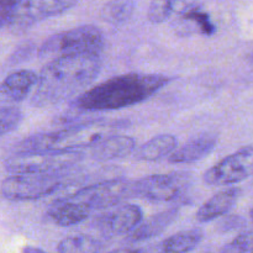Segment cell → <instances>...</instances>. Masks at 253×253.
I'll return each mask as SVG.
<instances>
[{
	"instance_id": "obj_1",
	"label": "cell",
	"mask_w": 253,
	"mask_h": 253,
	"mask_svg": "<svg viewBox=\"0 0 253 253\" xmlns=\"http://www.w3.org/2000/svg\"><path fill=\"white\" fill-rule=\"evenodd\" d=\"M101 69L99 54H76L52 58L39 74L31 104L36 108L53 106L89 89Z\"/></svg>"
},
{
	"instance_id": "obj_2",
	"label": "cell",
	"mask_w": 253,
	"mask_h": 253,
	"mask_svg": "<svg viewBox=\"0 0 253 253\" xmlns=\"http://www.w3.org/2000/svg\"><path fill=\"white\" fill-rule=\"evenodd\" d=\"M170 81L163 74H123L86 89L72 106L79 113L119 110L147 100Z\"/></svg>"
},
{
	"instance_id": "obj_3",
	"label": "cell",
	"mask_w": 253,
	"mask_h": 253,
	"mask_svg": "<svg viewBox=\"0 0 253 253\" xmlns=\"http://www.w3.org/2000/svg\"><path fill=\"white\" fill-rule=\"evenodd\" d=\"M116 125L94 120L76 124L63 130L52 132L37 133L20 141L15 147L16 152H32V151L54 150H81L83 147H93L104 138L109 137Z\"/></svg>"
},
{
	"instance_id": "obj_4",
	"label": "cell",
	"mask_w": 253,
	"mask_h": 253,
	"mask_svg": "<svg viewBox=\"0 0 253 253\" xmlns=\"http://www.w3.org/2000/svg\"><path fill=\"white\" fill-rule=\"evenodd\" d=\"M104 44L105 39L100 29L94 25H83L52 35L41 44L39 56L57 58L76 54H99Z\"/></svg>"
},
{
	"instance_id": "obj_5",
	"label": "cell",
	"mask_w": 253,
	"mask_h": 253,
	"mask_svg": "<svg viewBox=\"0 0 253 253\" xmlns=\"http://www.w3.org/2000/svg\"><path fill=\"white\" fill-rule=\"evenodd\" d=\"M82 158L81 150L16 152L5 160L4 168L10 174H47L67 169Z\"/></svg>"
},
{
	"instance_id": "obj_6",
	"label": "cell",
	"mask_w": 253,
	"mask_h": 253,
	"mask_svg": "<svg viewBox=\"0 0 253 253\" xmlns=\"http://www.w3.org/2000/svg\"><path fill=\"white\" fill-rule=\"evenodd\" d=\"M62 179L54 173L12 174L1 183V194L11 202H26L44 198L61 188Z\"/></svg>"
},
{
	"instance_id": "obj_7",
	"label": "cell",
	"mask_w": 253,
	"mask_h": 253,
	"mask_svg": "<svg viewBox=\"0 0 253 253\" xmlns=\"http://www.w3.org/2000/svg\"><path fill=\"white\" fill-rule=\"evenodd\" d=\"M78 0H21L2 24L12 31H24L48 17L62 14Z\"/></svg>"
},
{
	"instance_id": "obj_8",
	"label": "cell",
	"mask_w": 253,
	"mask_h": 253,
	"mask_svg": "<svg viewBox=\"0 0 253 253\" xmlns=\"http://www.w3.org/2000/svg\"><path fill=\"white\" fill-rule=\"evenodd\" d=\"M136 180H128L125 178L105 180L98 184L86 185L71 197L85 203L91 210L106 209L115 207L128 198L136 197Z\"/></svg>"
},
{
	"instance_id": "obj_9",
	"label": "cell",
	"mask_w": 253,
	"mask_h": 253,
	"mask_svg": "<svg viewBox=\"0 0 253 253\" xmlns=\"http://www.w3.org/2000/svg\"><path fill=\"white\" fill-rule=\"evenodd\" d=\"M253 173V146H246L227 156L204 173V183L212 187L232 185Z\"/></svg>"
},
{
	"instance_id": "obj_10",
	"label": "cell",
	"mask_w": 253,
	"mask_h": 253,
	"mask_svg": "<svg viewBox=\"0 0 253 253\" xmlns=\"http://www.w3.org/2000/svg\"><path fill=\"white\" fill-rule=\"evenodd\" d=\"M189 179L187 173L148 175L135 182L136 197L151 202H172L184 193Z\"/></svg>"
},
{
	"instance_id": "obj_11",
	"label": "cell",
	"mask_w": 253,
	"mask_h": 253,
	"mask_svg": "<svg viewBox=\"0 0 253 253\" xmlns=\"http://www.w3.org/2000/svg\"><path fill=\"white\" fill-rule=\"evenodd\" d=\"M90 212L91 208L89 205L69 195L52 203L48 209V216L58 226L67 227L83 222L88 219Z\"/></svg>"
},
{
	"instance_id": "obj_12",
	"label": "cell",
	"mask_w": 253,
	"mask_h": 253,
	"mask_svg": "<svg viewBox=\"0 0 253 253\" xmlns=\"http://www.w3.org/2000/svg\"><path fill=\"white\" fill-rule=\"evenodd\" d=\"M39 74L30 69H20L10 73L1 83V96L4 100L19 103L26 99L36 88Z\"/></svg>"
},
{
	"instance_id": "obj_13",
	"label": "cell",
	"mask_w": 253,
	"mask_h": 253,
	"mask_svg": "<svg viewBox=\"0 0 253 253\" xmlns=\"http://www.w3.org/2000/svg\"><path fill=\"white\" fill-rule=\"evenodd\" d=\"M217 142L215 133H203L188 141L179 148H175L168 157L170 163H192L203 160L212 152Z\"/></svg>"
},
{
	"instance_id": "obj_14",
	"label": "cell",
	"mask_w": 253,
	"mask_h": 253,
	"mask_svg": "<svg viewBox=\"0 0 253 253\" xmlns=\"http://www.w3.org/2000/svg\"><path fill=\"white\" fill-rule=\"evenodd\" d=\"M143 212L133 204L121 205L104 217L103 225L113 235H125L132 232L142 222Z\"/></svg>"
},
{
	"instance_id": "obj_15",
	"label": "cell",
	"mask_w": 253,
	"mask_h": 253,
	"mask_svg": "<svg viewBox=\"0 0 253 253\" xmlns=\"http://www.w3.org/2000/svg\"><path fill=\"white\" fill-rule=\"evenodd\" d=\"M241 190L239 188H227L212 195L199 208L197 219L200 222H209L226 215L239 200Z\"/></svg>"
},
{
	"instance_id": "obj_16",
	"label": "cell",
	"mask_w": 253,
	"mask_h": 253,
	"mask_svg": "<svg viewBox=\"0 0 253 253\" xmlns=\"http://www.w3.org/2000/svg\"><path fill=\"white\" fill-rule=\"evenodd\" d=\"M136 147V142L131 136L111 135L91 147V156L100 162L119 160L131 155Z\"/></svg>"
},
{
	"instance_id": "obj_17",
	"label": "cell",
	"mask_w": 253,
	"mask_h": 253,
	"mask_svg": "<svg viewBox=\"0 0 253 253\" xmlns=\"http://www.w3.org/2000/svg\"><path fill=\"white\" fill-rule=\"evenodd\" d=\"M179 216V210L173 208V209L165 210L162 212L153 215L150 219L146 220L145 222H141L128 236L130 241L138 242L151 240L153 237L158 236L162 232L166 231L167 227L170 226V224L175 221V219Z\"/></svg>"
},
{
	"instance_id": "obj_18",
	"label": "cell",
	"mask_w": 253,
	"mask_h": 253,
	"mask_svg": "<svg viewBox=\"0 0 253 253\" xmlns=\"http://www.w3.org/2000/svg\"><path fill=\"white\" fill-rule=\"evenodd\" d=\"M177 147V138L173 135H158L143 143L138 148L137 160L145 162H155L170 155Z\"/></svg>"
},
{
	"instance_id": "obj_19",
	"label": "cell",
	"mask_w": 253,
	"mask_h": 253,
	"mask_svg": "<svg viewBox=\"0 0 253 253\" xmlns=\"http://www.w3.org/2000/svg\"><path fill=\"white\" fill-rule=\"evenodd\" d=\"M204 234L202 230L193 229L178 232L168 237L162 244V253H188L192 252L202 242Z\"/></svg>"
},
{
	"instance_id": "obj_20",
	"label": "cell",
	"mask_w": 253,
	"mask_h": 253,
	"mask_svg": "<svg viewBox=\"0 0 253 253\" xmlns=\"http://www.w3.org/2000/svg\"><path fill=\"white\" fill-rule=\"evenodd\" d=\"M101 244L89 235H74L64 237L57 245L58 253H99Z\"/></svg>"
},
{
	"instance_id": "obj_21",
	"label": "cell",
	"mask_w": 253,
	"mask_h": 253,
	"mask_svg": "<svg viewBox=\"0 0 253 253\" xmlns=\"http://www.w3.org/2000/svg\"><path fill=\"white\" fill-rule=\"evenodd\" d=\"M133 12V2L131 0H113L101 10V17L106 22L120 25L127 21Z\"/></svg>"
},
{
	"instance_id": "obj_22",
	"label": "cell",
	"mask_w": 253,
	"mask_h": 253,
	"mask_svg": "<svg viewBox=\"0 0 253 253\" xmlns=\"http://www.w3.org/2000/svg\"><path fill=\"white\" fill-rule=\"evenodd\" d=\"M180 19L192 24L199 34L205 35V36H211L215 34V25L212 24L210 16L198 6L193 7L189 11L180 15Z\"/></svg>"
},
{
	"instance_id": "obj_23",
	"label": "cell",
	"mask_w": 253,
	"mask_h": 253,
	"mask_svg": "<svg viewBox=\"0 0 253 253\" xmlns=\"http://www.w3.org/2000/svg\"><path fill=\"white\" fill-rule=\"evenodd\" d=\"M175 12V0H152L148 7V19L152 24H162Z\"/></svg>"
},
{
	"instance_id": "obj_24",
	"label": "cell",
	"mask_w": 253,
	"mask_h": 253,
	"mask_svg": "<svg viewBox=\"0 0 253 253\" xmlns=\"http://www.w3.org/2000/svg\"><path fill=\"white\" fill-rule=\"evenodd\" d=\"M22 121V113L15 106H2L0 111V133L5 136L14 131Z\"/></svg>"
},
{
	"instance_id": "obj_25",
	"label": "cell",
	"mask_w": 253,
	"mask_h": 253,
	"mask_svg": "<svg viewBox=\"0 0 253 253\" xmlns=\"http://www.w3.org/2000/svg\"><path fill=\"white\" fill-rule=\"evenodd\" d=\"M240 253H253V230L240 234L231 242Z\"/></svg>"
},
{
	"instance_id": "obj_26",
	"label": "cell",
	"mask_w": 253,
	"mask_h": 253,
	"mask_svg": "<svg viewBox=\"0 0 253 253\" xmlns=\"http://www.w3.org/2000/svg\"><path fill=\"white\" fill-rule=\"evenodd\" d=\"M21 0H0V16H1V25L4 24L10 16L14 7L16 6Z\"/></svg>"
},
{
	"instance_id": "obj_27",
	"label": "cell",
	"mask_w": 253,
	"mask_h": 253,
	"mask_svg": "<svg viewBox=\"0 0 253 253\" xmlns=\"http://www.w3.org/2000/svg\"><path fill=\"white\" fill-rule=\"evenodd\" d=\"M22 253H47L44 252L43 250L39 249V247H34V246H26L22 249Z\"/></svg>"
},
{
	"instance_id": "obj_28",
	"label": "cell",
	"mask_w": 253,
	"mask_h": 253,
	"mask_svg": "<svg viewBox=\"0 0 253 253\" xmlns=\"http://www.w3.org/2000/svg\"><path fill=\"white\" fill-rule=\"evenodd\" d=\"M109 253H142L140 250H132V249H121V250H115V251H111Z\"/></svg>"
},
{
	"instance_id": "obj_29",
	"label": "cell",
	"mask_w": 253,
	"mask_h": 253,
	"mask_svg": "<svg viewBox=\"0 0 253 253\" xmlns=\"http://www.w3.org/2000/svg\"><path fill=\"white\" fill-rule=\"evenodd\" d=\"M250 216H251V219H252V221H253V209L251 210V212H250Z\"/></svg>"
}]
</instances>
